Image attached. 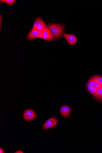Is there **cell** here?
I'll return each mask as SVG.
<instances>
[{"instance_id":"6da1fadb","label":"cell","mask_w":102,"mask_h":153,"mask_svg":"<svg viewBox=\"0 0 102 153\" xmlns=\"http://www.w3.org/2000/svg\"><path fill=\"white\" fill-rule=\"evenodd\" d=\"M47 28L52 32L57 39L61 37L64 31V27L60 24H50L47 25Z\"/></svg>"},{"instance_id":"7a4b0ae2","label":"cell","mask_w":102,"mask_h":153,"mask_svg":"<svg viewBox=\"0 0 102 153\" xmlns=\"http://www.w3.org/2000/svg\"><path fill=\"white\" fill-rule=\"evenodd\" d=\"M59 122L58 120L55 118H51L47 120L42 127L44 130L50 129L56 126Z\"/></svg>"},{"instance_id":"3957f363","label":"cell","mask_w":102,"mask_h":153,"mask_svg":"<svg viewBox=\"0 0 102 153\" xmlns=\"http://www.w3.org/2000/svg\"><path fill=\"white\" fill-rule=\"evenodd\" d=\"M23 116L25 120L27 121H30L37 118L35 112L31 109H28L25 111Z\"/></svg>"},{"instance_id":"277c9868","label":"cell","mask_w":102,"mask_h":153,"mask_svg":"<svg viewBox=\"0 0 102 153\" xmlns=\"http://www.w3.org/2000/svg\"><path fill=\"white\" fill-rule=\"evenodd\" d=\"M42 30L43 34L42 39L49 41L54 40L55 36L47 28H44Z\"/></svg>"},{"instance_id":"5b68a950","label":"cell","mask_w":102,"mask_h":153,"mask_svg":"<svg viewBox=\"0 0 102 153\" xmlns=\"http://www.w3.org/2000/svg\"><path fill=\"white\" fill-rule=\"evenodd\" d=\"M40 38V31L35 28H33L28 34L27 38L28 40H31L35 38Z\"/></svg>"},{"instance_id":"8992f818","label":"cell","mask_w":102,"mask_h":153,"mask_svg":"<svg viewBox=\"0 0 102 153\" xmlns=\"http://www.w3.org/2000/svg\"><path fill=\"white\" fill-rule=\"evenodd\" d=\"M63 37L66 39L69 44L71 45H74L77 42V39L76 36L73 34H68L64 33Z\"/></svg>"},{"instance_id":"52a82bcc","label":"cell","mask_w":102,"mask_h":153,"mask_svg":"<svg viewBox=\"0 0 102 153\" xmlns=\"http://www.w3.org/2000/svg\"><path fill=\"white\" fill-rule=\"evenodd\" d=\"M71 112V108L68 106H64L60 108V113L64 118L68 117L69 116Z\"/></svg>"},{"instance_id":"ba28073f","label":"cell","mask_w":102,"mask_h":153,"mask_svg":"<svg viewBox=\"0 0 102 153\" xmlns=\"http://www.w3.org/2000/svg\"><path fill=\"white\" fill-rule=\"evenodd\" d=\"M45 23L44 21L40 18H37L35 21L33 28H36L40 25Z\"/></svg>"},{"instance_id":"9c48e42d","label":"cell","mask_w":102,"mask_h":153,"mask_svg":"<svg viewBox=\"0 0 102 153\" xmlns=\"http://www.w3.org/2000/svg\"><path fill=\"white\" fill-rule=\"evenodd\" d=\"M94 81L96 82L102 86V77L98 75H94L90 77Z\"/></svg>"},{"instance_id":"30bf717a","label":"cell","mask_w":102,"mask_h":153,"mask_svg":"<svg viewBox=\"0 0 102 153\" xmlns=\"http://www.w3.org/2000/svg\"><path fill=\"white\" fill-rule=\"evenodd\" d=\"M93 86V83L90 79L88 82H87L86 85V89L87 91L89 92Z\"/></svg>"},{"instance_id":"8fae6325","label":"cell","mask_w":102,"mask_h":153,"mask_svg":"<svg viewBox=\"0 0 102 153\" xmlns=\"http://www.w3.org/2000/svg\"><path fill=\"white\" fill-rule=\"evenodd\" d=\"M93 97L99 103H102V94L96 96H93Z\"/></svg>"},{"instance_id":"7c38bea8","label":"cell","mask_w":102,"mask_h":153,"mask_svg":"<svg viewBox=\"0 0 102 153\" xmlns=\"http://www.w3.org/2000/svg\"><path fill=\"white\" fill-rule=\"evenodd\" d=\"M99 89L98 88H97V87L93 86L90 91L89 92L93 95V94L97 92Z\"/></svg>"},{"instance_id":"4fadbf2b","label":"cell","mask_w":102,"mask_h":153,"mask_svg":"<svg viewBox=\"0 0 102 153\" xmlns=\"http://www.w3.org/2000/svg\"><path fill=\"white\" fill-rule=\"evenodd\" d=\"M16 1L15 0H5V3L11 6L14 4Z\"/></svg>"},{"instance_id":"5bb4252c","label":"cell","mask_w":102,"mask_h":153,"mask_svg":"<svg viewBox=\"0 0 102 153\" xmlns=\"http://www.w3.org/2000/svg\"><path fill=\"white\" fill-rule=\"evenodd\" d=\"M47 27V26L46 24L45 23L35 28H36L38 30L40 31L42 30L43 29L46 28Z\"/></svg>"},{"instance_id":"9a60e30c","label":"cell","mask_w":102,"mask_h":153,"mask_svg":"<svg viewBox=\"0 0 102 153\" xmlns=\"http://www.w3.org/2000/svg\"><path fill=\"white\" fill-rule=\"evenodd\" d=\"M102 94V87H100L98 90L97 92L93 95V96H96Z\"/></svg>"},{"instance_id":"2e32d148","label":"cell","mask_w":102,"mask_h":153,"mask_svg":"<svg viewBox=\"0 0 102 153\" xmlns=\"http://www.w3.org/2000/svg\"><path fill=\"white\" fill-rule=\"evenodd\" d=\"M90 79L91 80V81L93 82L94 86L95 87H97V88H100V87L102 86L101 85L99 84L98 83L93 81V79Z\"/></svg>"},{"instance_id":"e0dca14e","label":"cell","mask_w":102,"mask_h":153,"mask_svg":"<svg viewBox=\"0 0 102 153\" xmlns=\"http://www.w3.org/2000/svg\"><path fill=\"white\" fill-rule=\"evenodd\" d=\"M2 21V18L1 15V16H0V24H1V25H0V28H1H1Z\"/></svg>"},{"instance_id":"ac0fdd59","label":"cell","mask_w":102,"mask_h":153,"mask_svg":"<svg viewBox=\"0 0 102 153\" xmlns=\"http://www.w3.org/2000/svg\"><path fill=\"white\" fill-rule=\"evenodd\" d=\"M0 153H5L4 151L1 148H0Z\"/></svg>"},{"instance_id":"d6986e66","label":"cell","mask_w":102,"mask_h":153,"mask_svg":"<svg viewBox=\"0 0 102 153\" xmlns=\"http://www.w3.org/2000/svg\"><path fill=\"white\" fill-rule=\"evenodd\" d=\"M15 153H23L24 152H22L21 151H18L17 152H16Z\"/></svg>"},{"instance_id":"ffe728a7","label":"cell","mask_w":102,"mask_h":153,"mask_svg":"<svg viewBox=\"0 0 102 153\" xmlns=\"http://www.w3.org/2000/svg\"></svg>"}]
</instances>
